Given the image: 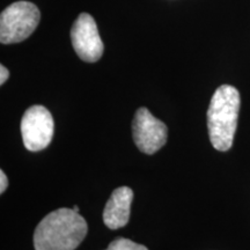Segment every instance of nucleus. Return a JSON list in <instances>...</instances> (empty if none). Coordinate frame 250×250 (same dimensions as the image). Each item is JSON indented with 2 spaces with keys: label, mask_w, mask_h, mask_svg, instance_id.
<instances>
[{
  "label": "nucleus",
  "mask_w": 250,
  "mask_h": 250,
  "mask_svg": "<svg viewBox=\"0 0 250 250\" xmlns=\"http://www.w3.org/2000/svg\"><path fill=\"white\" fill-rule=\"evenodd\" d=\"M88 226L73 208H58L42 219L34 233L35 250H74L85 239Z\"/></svg>",
  "instance_id": "obj_1"
},
{
  "label": "nucleus",
  "mask_w": 250,
  "mask_h": 250,
  "mask_svg": "<svg viewBox=\"0 0 250 250\" xmlns=\"http://www.w3.org/2000/svg\"><path fill=\"white\" fill-rule=\"evenodd\" d=\"M240 93L235 87L223 85L215 90L208 110V127L212 146L228 151L233 145L240 110Z\"/></svg>",
  "instance_id": "obj_2"
},
{
  "label": "nucleus",
  "mask_w": 250,
  "mask_h": 250,
  "mask_svg": "<svg viewBox=\"0 0 250 250\" xmlns=\"http://www.w3.org/2000/svg\"><path fill=\"white\" fill-rule=\"evenodd\" d=\"M41 19L40 9L30 1H17L0 15V42L12 44L27 40L35 31Z\"/></svg>",
  "instance_id": "obj_3"
},
{
  "label": "nucleus",
  "mask_w": 250,
  "mask_h": 250,
  "mask_svg": "<svg viewBox=\"0 0 250 250\" xmlns=\"http://www.w3.org/2000/svg\"><path fill=\"white\" fill-rule=\"evenodd\" d=\"M21 134L28 151L39 152L48 147L54 137V118L43 105L28 108L21 120Z\"/></svg>",
  "instance_id": "obj_4"
},
{
  "label": "nucleus",
  "mask_w": 250,
  "mask_h": 250,
  "mask_svg": "<svg viewBox=\"0 0 250 250\" xmlns=\"http://www.w3.org/2000/svg\"><path fill=\"white\" fill-rule=\"evenodd\" d=\"M132 136L139 151L145 154H154L165 146L168 129L164 122L155 118L147 108H139L134 115Z\"/></svg>",
  "instance_id": "obj_5"
},
{
  "label": "nucleus",
  "mask_w": 250,
  "mask_h": 250,
  "mask_svg": "<svg viewBox=\"0 0 250 250\" xmlns=\"http://www.w3.org/2000/svg\"><path fill=\"white\" fill-rule=\"evenodd\" d=\"M71 41L79 58L87 62H98L103 55V42L95 20L88 13H81L71 29Z\"/></svg>",
  "instance_id": "obj_6"
},
{
  "label": "nucleus",
  "mask_w": 250,
  "mask_h": 250,
  "mask_svg": "<svg viewBox=\"0 0 250 250\" xmlns=\"http://www.w3.org/2000/svg\"><path fill=\"white\" fill-rule=\"evenodd\" d=\"M133 191L129 187L114 190L103 211V221L110 229H118L129 223Z\"/></svg>",
  "instance_id": "obj_7"
},
{
  "label": "nucleus",
  "mask_w": 250,
  "mask_h": 250,
  "mask_svg": "<svg viewBox=\"0 0 250 250\" xmlns=\"http://www.w3.org/2000/svg\"><path fill=\"white\" fill-rule=\"evenodd\" d=\"M105 250H148L145 246L138 245V243L131 241L129 239H120L114 240Z\"/></svg>",
  "instance_id": "obj_8"
},
{
  "label": "nucleus",
  "mask_w": 250,
  "mask_h": 250,
  "mask_svg": "<svg viewBox=\"0 0 250 250\" xmlns=\"http://www.w3.org/2000/svg\"><path fill=\"white\" fill-rule=\"evenodd\" d=\"M8 187V179L4 173V170H0V193H4Z\"/></svg>",
  "instance_id": "obj_9"
},
{
  "label": "nucleus",
  "mask_w": 250,
  "mask_h": 250,
  "mask_svg": "<svg viewBox=\"0 0 250 250\" xmlns=\"http://www.w3.org/2000/svg\"><path fill=\"white\" fill-rule=\"evenodd\" d=\"M9 77V72L4 65H0V85H4Z\"/></svg>",
  "instance_id": "obj_10"
},
{
  "label": "nucleus",
  "mask_w": 250,
  "mask_h": 250,
  "mask_svg": "<svg viewBox=\"0 0 250 250\" xmlns=\"http://www.w3.org/2000/svg\"><path fill=\"white\" fill-rule=\"evenodd\" d=\"M73 210L76 211V212H79L80 211V208H79V206H77V205H74L73 206Z\"/></svg>",
  "instance_id": "obj_11"
}]
</instances>
